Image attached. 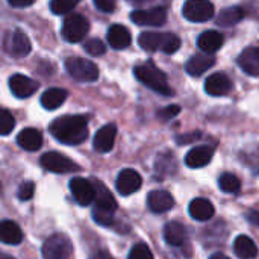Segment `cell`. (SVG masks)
Instances as JSON below:
<instances>
[{
	"label": "cell",
	"instance_id": "f1b7e54d",
	"mask_svg": "<svg viewBox=\"0 0 259 259\" xmlns=\"http://www.w3.org/2000/svg\"><path fill=\"white\" fill-rule=\"evenodd\" d=\"M244 18V11L240 6H232L222 11L217 17V24L223 27H231Z\"/></svg>",
	"mask_w": 259,
	"mask_h": 259
},
{
	"label": "cell",
	"instance_id": "e575fe53",
	"mask_svg": "<svg viewBox=\"0 0 259 259\" xmlns=\"http://www.w3.org/2000/svg\"><path fill=\"white\" fill-rule=\"evenodd\" d=\"M33 193H35V184L30 182V181H26V182H23V184L18 187L17 196H18L20 200H24V202H26V200H30V199H32Z\"/></svg>",
	"mask_w": 259,
	"mask_h": 259
},
{
	"label": "cell",
	"instance_id": "ffe728a7",
	"mask_svg": "<svg viewBox=\"0 0 259 259\" xmlns=\"http://www.w3.org/2000/svg\"><path fill=\"white\" fill-rule=\"evenodd\" d=\"M238 65L249 76H259V47H249L238 56Z\"/></svg>",
	"mask_w": 259,
	"mask_h": 259
},
{
	"label": "cell",
	"instance_id": "e0dca14e",
	"mask_svg": "<svg viewBox=\"0 0 259 259\" xmlns=\"http://www.w3.org/2000/svg\"><path fill=\"white\" fill-rule=\"evenodd\" d=\"M214 156V149L209 146H199L191 149L185 156V164L190 168H202L211 162Z\"/></svg>",
	"mask_w": 259,
	"mask_h": 259
},
{
	"label": "cell",
	"instance_id": "603a6c76",
	"mask_svg": "<svg viewBox=\"0 0 259 259\" xmlns=\"http://www.w3.org/2000/svg\"><path fill=\"white\" fill-rule=\"evenodd\" d=\"M17 143L18 146L23 149V150H27V152H35L38 150L41 146H42V135L38 129H33V127H27V129H23L18 137H17Z\"/></svg>",
	"mask_w": 259,
	"mask_h": 259
},
{
	"label": "cell",
	"instance_id": "5bb4252c",
	"mask_svg": "<svg viewBox=\"0 0 259 259\" xmlns=\"http://www.w3.org/2000/svg\"><path fill=\"white\" fill-rule=\"evenodd\" d=\"M9 90L15 97L27 99L38 90V83L24 74H14L9 79Z\"/></svg>",
	"mask_w": 259,
	"mask_h": 259
},
{
	"label": "cell",
	"instance_id": "d6986e66",
	"mask_svg": "<svg viewBox=\"0 0 259 259\" xmlns=\"http://www.w3.org/2000/svg\"><path fill=\"white\" fill-rule=\"evenodd\" d=\"M188 211H190V215L197 222H208L214 217V212H215L214 205L208 199H203V197H197L191 200Z\"/></svg>",
	"mask_w": 259,
	"mask_h": 259
},
{
	"label": "cell",
	"instance_id": "8d00e7d4",
	"mask_svg": "<svg viewBox=\"0 0 259 259\" xmlns=\"http://www.w3.org/2000/svg\"><path fill=\"white\" fill-rule=\"evenodd\" d=\"M179 112H181V106H178V105H170V106H167V108L159 109L156 115H158V118H159V120H162V121H168V120L175 118Z\"/></svg>",
	"mask_w": 259,
	"mask_h": 259
},
{
	"label": "cell",
	"instance_id": "4316f807",
	"mask_svg": "<svg viewBox=\"0 0 259 259\" xmlns=\"http://www.w3.org/2000/svg\"><path fill=\"white\" fill-rule=\"evenodd\" d=\"M234 252L240 259H253L258 256V247L247 235L237 237L234 243Z\"/></svg>",
	"mask_w": 259,
	"mask_h": 259
},
{
	"label": "cell",
	"instance_id": "6da1fadb",
	"mask_svg": "<svg viewBox=\"0 0 259 259\" xmlns=\"http://www.w3.org/2000/svg\"><path fill=\"white\" fill-rule=\"evenodd\" d=\"M50 134L65 146H77L88 138V120L83 115H64L52 121Z\"/></svg>",
	"mask_w": 259,
	"mask_h": 259
},
{
	"label": "cell",
	"instance_id": "2e32d148",
	"mask_svg": "<svg viewBox=\"0 0 259 259\" xmlns=\"http://www.w3.org/2000/svg\"><path fill=\"white\" fill-rule=\"evenodd\" d=\"M232 90V80L225 73H214L205 82V91L209 96L222 97Z\"/></svg>",
	"mask_w": 259,
	"mask_h": 259
},
{
	"label": "cell",
	"instance_id": "b9f144b4",
	"mask_svg": "<svg viewBox=\"0 0 259 259\" xmlns=\"http://www.w3.org/2000/svg\"><path fill=\"white\" fill-rule=\"evenodd\" d=\"M96 259H114V258H112L108 252H103V250H102V252H99V253L96 255Z\"/></svg>",
	"mask_w": 259,
	"mask_h": 259
},
{
	"label": "cell",
	"instance_id": "ac0fdd59",
	"mask_svg": "<svg viewBox=\"0 0 259 259\" xmlns=\"http://www.w3.org/2000/svg\"><path fill=\"white\" fill-rule=\"evenodd\" d=\"M94 188H96V208L99 211H108V212H114L117 209V202L114 199V196L111 194V191L105 187V184H102L100 181L94 182Z\"/></svg>",
	"mask_w": 259,
	"mask_h": 259
},
{
	"label": "cell",
	"instance_id": "44dd1931",
	"mask_svg": "<svg viewBox=\"0 0 259 259\" xmlns=\"http://www.w3.org/2000/svg\"><path fill=\"white\" fill-rule=\"evenodd\" d=\"M108 42L115 50H123L131 46V32L121 24H112L108 30Z\"/></svg>",
	"mask_w": 259,
	"mask_h": 259
},
{
	"label": "cell",
	"instance_id": "d590c367",
	"mask_svg": "<svg viewBox=\"0 0 259 259\" xmlns=\"http://www.w3.org/2000/svg\"><path fill=\"white\" fill-rule=\"evenodd\" d=\"M93 219H94L96 223H99L100 226H111V225L114 223V212L94 209V211H93Z\"/></svg>",
	"mask_w": 259,
	"mask_h": 259
},
{
	"label": "cell",
	"instance_id": "9c48e42d",
	"mask_svg": "<svg viewBox=\"0 0 259 259\" xmlns=\"http://www.w3.org/2000/svg\"><path fill=\"white\" fill-rule=\"evenodd\" d=\"M41 165L42 168L52 171V173H73L79 170V165H76L71 159L67 156L58 153V152H47L41 156Z\"/></svg>",
	"mask_w": 259,
	"mask_h": 259
},
{
	"label": "cell",
	"instance_id": "f546056e",
	"mask_svg": "<svg viewBox=\"0 0 259 259\" xmlns=\"http://www.w3.org/2000/svg\"><path fill=\"white\" fill-rule=\"evenodd\" d=\"M219 187L223 193H229V194H234V193H238L240 188H241V181L232 175V173H223L219 179Z\"/></svg>",
	"mask_w": 259,
	"mask_h": 259
},
{
	"label": "cell",
	"instance_id": "3957f363",
	"mask_svg": "<svg viewBox=\"0 0 259 259\" xmlns=\"http://www.w3.org/2000/svg\"><path fill=\"white\" fill-rule=\"evenodd\" d=\"M138 44L146 52L162 50L168 55L175 53L181 47V38L175 33H158V32H143L138 38Z\"/></svg>",
	"mask_w": 259,
	"mask_h": 259
},
{
	"label": "cell",
	"instance_id": "ba28073f",
	"mask_svg": "<svg viewBox=\"0 0 259 259\" xmlns=\"http://www.w3.org/2000/svg\"><path fill=\"white\" fill-rule=\"evenodd\" d=\"M30 49H32L30 39L20 29L9 32L5 38V50L15 58H23V56L29 55Z\"/></svg>",
	"mask_w": 259,
	"mask_h": 259
},
{
	"label": "cell",
	"instance_id": "ee69618b",
	"mask_svg": "<svg viewBox=\"0 0 259 259\" xmlns=\"http://www.w3.org/2000/svg\"><path fill=\"white\" fill-rule=\"evenodd\" d=\"M129 3H132V5H140V3H144L146 0H127Z\"/></svg>",
	"mask_w": 259,
	"mask_h": 259
},
{
	"label": "cell",
	"instance_id": "277c9868",
	"mask_svg": "<svg viewBox=\"0 0 259 259\" xmlns=\"http://www.w3.org/2000/svg\"><path fill=\"white\" fill-rule=\"evenodd\" d=\"M65 70L77 82H94L99 79L97 65L83 58H68L65 61Z\"/></svg>",
	"mask_w": 259,
	"mask_h": 259
},
{
	"label": "cell",
	"instance_id": "4fadbf2b",
	"mask_svg": "<svg viewBox=\"0 0 259 259\" xmlns=\"http://www.w3.org/2000/svg\"><path fill=\"white\" fill-rule=\"evenodd\" d=\"M115 137H117V126L112 124V123H109V124L100 127L96 132V137L93 140V147L99 153H108L114 147Z\"/></svg>",
	"mask_w": 259,
	"mask_h": 259
},
{
	"label": "cell",
	"instance_id": "cb8c5ba5",
	"mask_svg": "<svg viewBox=\"0 0 259 259\" xmlns=\"http://www.w3.org/2000/svg\"><path fill=\"white\" fill-rule=\"evenodd\" d=\"M0 241L9 246H17L23 241V232L20 226L11 220H3L0 223Z\"/></svg>",
	"mask_w": 259,
	"mask_h": 259
},
{
	"label": "cell",
	"instance_id": "d6a6232c",
	"mask_svg": "<svg viewBox=\"0 0 259 259\" xmlns=\"http://www.w3.org/2000/svg\"><path fill=\"white\" fill-rule=\"evenodd\" d=\"M85 52L91 56H102L106 52V47L99 38H91L85 42Z\"/></svg>",
	"mask_w": 259,
	"mask_h": 259
},
{
	"label": "cell",
	"instance_id": "7402d4cb",
	"mask_svg": "<svg viewBox=\"0 0 259 259\" xmlns=\"http://www.w3.org/2000/svg\"><path fill=\"white\" fill-rule=\"evenodd\" d=\"M225 38L220 32L217 30H206L203 32L199 38H197V46L200 50H203L208 55H212L215 52H219L223 47Z\"/></svg>",
	"mask_w": 259,
	"mask_h": 259
},
{
	"label": "cell",
	"instance_id": "8992f818",
	"mask_svg": "<svg viewBox=\"0 0 259 259\" xmlns=\"http://www.w3.org/2000/svg\"><path fill=\"white\" fill-rule=\"evenodd\" d=\"M71 243L65 235L55 234L42 244V259H70Z\"/></svg>",
	"mask_w": 259,
	"mask_h": 259
},
{
	"label": "cell",
	"instance_id": "8fae6325",
	"mask_svg": "<svg viewBox=\"0 0 259 259\" xmlns=\"http://www.w3.org/2000/svg\"><path fill=\"white\" fill-rule=\"evenodd\" d=\"M143 185V178L138 171L132 170V168H126V170H121L120 175L117 176V181H115V187H117V191L121 194V196H131L134 193H137Z\"/></svg>",
	"mask_w": 259,
	"mask_h": 259
},
{
	"label": "cell",
	"instance_id": "9a60e30c",
	"mask_svg": "<svg viewBox=\"0 0 259 259\" xmlns=\"http://www.w3.org/2000/svg\"><path fill=\"white\" fill-rule=\"evenodd\" d=\"M147 205L152 212L162 214V212L170 211L175 206V199L165 190H153L147 196Z\"/></svg>",
	"mask_w": 259,
	"mask_h": 259
},
{
	"label": "cell",
	"instance_id": "4dcf8cb0",
	"mask_svg": "<svg viewBox=\"0 0 259 259\" xmlns=\"http://www.w3.org/2000/svg\"><path fill=\"white\" fill-rule=\"evenodd\" d=\"M80 0H50V9L55 15H62L73 11Z\"/></svg>",
	"mask_w": 259,
	"mask_h": 259
},
{
	"label": "cell",
	"instance_id": "83f0119b",
	"mask_svg": "<svg viewBox=\"0 0 259 259\" xmlns=\"http://www.w3.org/2000/svg\"><path fill=\"white\" fill-rule=\"evenodd\" d=\"M67 96H68V93L62 88H50L42 93L41 105H42V108H46L49 111H55L67 100Z\"/></svg>",
	"mask_w": 259,
	"mask_h": 259
},
{
	"label": "cell",
	"instance_id": "30bf717a",
	"mask_svg": "<svg viewBox=\"0 0 259 259\" xmlns=\"http://www.w3.org/2000/svg\"><path fill=\"white\" fill-rule=\"evenodd\" d=\"M70 191L76 202L82 206H88L96 199V188L94 184L83 178H73L70 181Z\"/></svg>",
	"mask_w": 259,
	"mask_h": 259
},
{
	"label": "cell",
	"instance_id": "52a82bcc",
	"mask_svg": "<svg viewBox=\"0 0 259 259\" xmlns=\"http://www.w3.org/2000/svg\"><path fill=\"white\" fill-rule=\"evenodd\" d=\"M184 17L193 23H203L212 18L214 5L209 0H187L184 5Z\"/></svg>",
	"mask_w": 259,
	"mask_h": 259
},
{
	"label": "cell",
	"instance_id": "484cf974",
	"mask_svg": "<svg viewBox=\"0 0 259 259\" xmlns=\"http://www.w3.org/2000/svg\"><path fill=\"white\" fill-rule=\"evenodd\" d=\"M214 64H215V61H214L212 55H194L187 62L185 70L191 76H200L205 71H208Z\"/></svg>",
	"mask_w": 259,
	"mask_h": 259
},
{
	"label": "cell",
	"instance_id": "7c38bea8",
	"mask_svg": "<svg viewBox=\"0 0 259 259\" xmlns=\"http://www.w3.org/2000/svg\"><path fill=\"white\" fill-rule=\"evenodd\" d=\"M131 20L138 26H162L167 20V11L164 8L134 11L131 14Z\"/></svg>",
	"mask_w": 259,
	"mask_h": 259
},
{
	"label": "cell",
	"instance_id": "74e56055",
	"mask_svg": "<svg viewBox=\"0 0 259 259\" xmlns=\"http://www.w3.org/2000/svg\"><path fill=\"white\" fill-rule=\"evenodd\" d=\"M96 8L102 12H112L115 9V0H93Z\"/></svg>",
	"mask_w": 259,
	"mask_h": 259
},
{
	"label": "cell",
	"instance_id": "7a4b0ae2",
	"mask_svg": "<svg viewBox=\"0 0 259 259\" xmlns=\"http://www.w3.org/2000/svg\"><path fill=\"white\" fill-rule=\"evenodd\" d=\"M135 77L144 83L147 88H150L152 91L161 94V96H171L173 90L168 85L167 76L153 64V62H146V64H140L134 68Z\"/></svg>",
	"mask_w": 259,
	"mask_h": 259
},
{
	"label": "cell",
	"instance_id": "60d3db41",
	"mask_svg": "<svg viewBox=\"0 0 259 259\" xmlns=\"http://www.w3.org/2000/svg\"><path fill=\"white\" fill-rule=\"evenodd\" d=\"M247 220L255 226V228H258L259 229V211H250V212H247Z\"/></svg>",
	"mask_w": 259,
	"mask_h": 259
},
{
	"label": "cell",
	"instance_id": "ab89813d",
	"mask_svg": "<svg viewBox=\"0 0 259 259\" xmlns=\"http://www.w3.org/2000/svg\"><path fill=\"white\" fill-rule=\"evenodd\" d=\"M35 0H8V3L14 8H26L30 6Z\"/></svg>",
	"mask_w": 259,
	"mask_h": 259
},
{
	"label": "cell",
	"instance_id": "f35d334b",
	"mask_svg": "<svg viewBox=\"0 0 259 259\" xmlns=\"http://www.w3.org/2000/svg\"><path fill=\"white\" fill-rule=\"evenodd\" d=\"M200 137V132H194V134H190V135H181L178 137V143L179 144H187V143H191L194 140H197Z\"/></svg>",
	"mask_w": 259,
	"mask_h": 259
},
{
	"label": "cell",
	"instance_id": "1f68e13d",
	"mask_svg": "<svg viewBox=\"0 0 259 259\" xmlns=\"http://www.w3.org/2000/svg\"><path fill=\"white\" fill-rule=\"evenodd\" d=\"M15 126L14 115L8 111L0 108V135H9Z\"/></svg>",
	"mask_w": 259,
	"mask_h": 259
},
{
	"label": "cell",
	"instance_id": "f6af8a7d",
	"mask_svg": "<svg viewBox=\"0 0 259 259\" xmlns=\"http://www.w3.org/2000/svg\"><path fill=\"white\" fill-rule=\"evenodd\" d=\"M0 259H14V258H11V256H8V255H0Z\"/></svg>",
	"mask_w": 259,
	"mask_h": 259
},
{
	"label": "cell",
	"instance_id": "7bdbcfd3",
	"mask_svg": "<svg viewBox=\"0 0 259 259\" xmlns=\"http://www.w3.org/2000/svg\"><path fill=\"white\" fill-rule=\"evenodd\" d=\"M209 259H231L228 258L226 255H223V253H214V255H211V258Z\"/></svg>",
	"mask_w": 259,
	"mask_h": 259
},
{
	"label": "cell",
	"instance_id": "836d02e7",
	"mask_svg": "<svg viewBox=\"0 0 259 259\" xmlns=\"http://www.w3.org/2000/svg\"><path fill=\"white\" fill-rule=\"evenodd\" d=\"M127 259H153V253L144 243H140L132 247Z\"/></svg>",
	"mask_w": 259,
	"mask_h": 259
},
{
	"label": "cell",
	"instance_id": "d4e9b609",
	"mask_svg": "<svg viewBox=\"0 0 259 259\" xmlns=\"http://www.w3.org/2000/svg\"><path fill=\"white\" fill-rule=\"evenodd\" d=\"M164 240L170 246H182L187 240V229L179 222H168L164 228Z\"/></svg>",
	"mask_w": 259,
	"mask_h": 259
},
{
	"label": "cell",
	"instance_id": "5b68a950",
	"mask_svg": "<svg viewBox=\"0 0 259 259\" xmlns=\"http://www.w3.org/2000/svg\"><path fill=\"white\" fill-rule=\"evenodd\" d=\"M90 30V23L83 15L71 14L62 23V38L68 42H79L82 41Z\"/></svg>",
	"mask_w": 259,
	"mask_h": 259
}]
</instances>
